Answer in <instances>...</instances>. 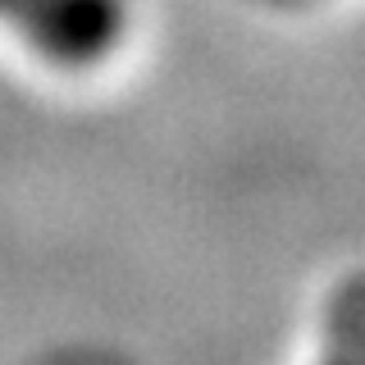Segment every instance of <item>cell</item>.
Returning a JSON list of instances; mask_svg holds the SVG:
<instances>
[{
    "mask_svg": "<svg viewBox=\"0 0 365 365\" xmlns=\"http://www.w3.org/2000/svg\"><path fill=\"white\" fill-rule=\"evenodd\" d=\"M324 356L365 365V274L347 279L324 306Z\"/></svg>",
    "mask_w": 365,
    "mask_h": 365,
    "instance_id": "cell-2",
    "label": "cell"
},
{
    "mask_svg": "<svg viewBox=\"0 0 365 365\" xmlns=\"http://www.w3.org/2000/svg\"><path fill=\"white\" fill-rule=\"evenodd\" d=\"M0 19L51 64H96L128 28V0H0Z\"/></svg>",
    "mask_w": 365,
    "mask_h": 365,
    "instance_id": "cell-1",
    "label": "cell"
},
{
    "mask_svg": "<svg viewBox=\"0 0 365 365\" xmlns=\"http://www.w3.org/2000/svg\"><path fill=\"white\" fill-rule=\"evenodd\" d=\"M319 365H347V361H334V356H324V361H319Z\"/></svg>",
    "mask_w": 365,
    "mask_h": 365,
    "instance_id": "cell-3",
    "label": "cell"
}]
</instances>
